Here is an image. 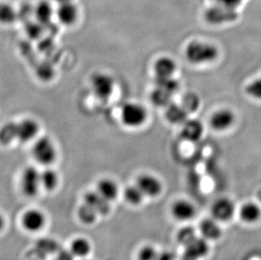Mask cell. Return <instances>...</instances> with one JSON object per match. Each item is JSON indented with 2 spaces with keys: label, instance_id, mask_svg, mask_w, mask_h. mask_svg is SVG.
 Instances as JSON below:
<instances>
[{
  "label": "cell",
  "instance_id": "2e32d148",
  "mask_svg": "<svg viewBox=\"0 0 261 260\" xmlns=\"http://www.w3.org/2000/svg\"><path fill=\"white\" fill-rule=\"evenodd\" d=\"M85 204H88L95 210L98 215L106 216L110 211L109 201L104 199L98 192H88L85 194Z\"/></svg>",
  "mask_w": 261,
  "mask_h": 260
},
{
  "label": "cell",
  "instance_id": "cb8c5ba5",
  "mask_svg": "<svg viewBox=\"0 0 261 260\" xmlns=\"http://www.w3.org/2000/svg\"><path fill=\"white\" fill-rule=\"evenodd\" d=\"M18 20L17 10L8 3H0V23L10 25Z\"/></svg>",
  "mask_w": 261,
  "mask_h": 260
},
{
  "label": "cell",
  "instance_id": "8d00e7d4",
  "mask_svg": "<svg viewBox=\"0 0 261 260\" xmlns=\"http://www.w3.org/2000/svg\"><path fill=\"white\" fill-rule=\"evenodd\" d=\"M53 74L54 69L48 64L41 65L38 69V75L43 80H49L50 78H52Z\"/></svg>",
  "mask_w": 261,
  "mask_h": 260
},
{
  "label": "cell",
  "instance_id": "30bf717a",
  "mask_svg": "<svg viewBox=\"0 0 261 260\" xmlns=\"http://www.w3.org/2000/svg\"><path fill=\"white\" fill-rule=\"evenodd\" d=\"M239 219L246 225H254L261 220V207L255 202H245L238 211Z\"/></svg>",
  "mask_w": 261,
  "mask_h": 260
},
{
  "label": "cell",
  "instance_id": "9a60e30c",
  "mask_svg": "<svg viewBox=\"0 0 261 260\" xmlns=\"http://www.w3.org/2000/svg\"><path fill=\"white\" fill-rule=\"evenodd\" d=\"M78 14V8L72 2L59 5L56 10L58 20L65 25H73L76 21Z\"/></svg>",
  "mask_w": 261,
  "mask_h": 260
},
{
  "label": "cell",
  "instance_id": "f546056e",
  "mask_svg": "<svg viewBox=\"0 0 261 260\" xmlns=\"http://www.w3.org/2000/svg\"><path fill=\"white\" fill-rule=\"evenodd\" d=\"M155 86L158 88L163 89L169 93L173 94L177 92L179 88V84L177 81L171 77H155Z\"/></svg>",
  "mask_w": 261,
  "mask_h": 260
},
{
  "label": "cell",
  "instance_id": "5b68a950",
  "mask_svg": "<svg viewBox=\"0 0 261 260\" xmlns=\"http://www.w3.org/2000/svg\"><path fill=\"white\" fill-rule=\"evenodd\" d=\"M91 88L95 96L101 100H107L114 90V81L109 74L96 73L91 77Z\"/></svg>",
  "mask_w": 261,
  "mask_h": 260
},
{
  "label": "cell",
  "instance_id": "7402d4cb",
  "mask_svg": "<svg viewBox=\"0 0 261 260\" xmlns=\"http://www.w3.org/2000/svg\"><path fill=\"white\" fill-rule=\"evenodd\" d=\"M97 192L108 201H112L116 199L118 196V185L112 179L104 178V179L99 181L98 184H97Z\"/></svg>",
  "mask_w": 261,
  "mask_h": 260
},
{
  "label": "cell",
  "instance_id": "d6986e66",
  "mask_svg": "<svg viewBox=\"0 0 261 260\" xmlns=\"http://www.w3.org/2000/svg\"><path fill=\"white\" fill-rule=\"evenodd\" d=\"M166 118L170 123L173 124H182L188 120L189 113L185 110L181 104H174L171 102L166 108Z\"/></svg>",
  "mask_w": 261,
  "mask_h": 260
},
{
  "label": "cell",
  "instance_id": "277c9868",
  "mask_svg": "<svg viewBox=\"0 0 261 260\" xmlns=\"http://www.w3.org/2000/svg\"><path fill=\"white\" fill-rule=\"evenodd\" d=\"M236 211V205L234 202L227 197H221L216 199L211 207L212 218L220 223H226L232 221Z\"/></svg>",
  "mask_w": 261,
  "mask_h": 260
},
{
  "label": "cell",
  "instance_id": "74e56055",
  "mask_svg": "<svg viewBox=\"0 0 261 260\" xmlns=\"http://www.w3.org/2000/svg\"><path fill=\"white\" fill-rule=\"evenodd\" d=\"M223 7L235 9L241 4L242 0H217Z\"/></svg>",
  "mask_w": 261,
  "mask_h": 260
},
{
  "label": "cell",
  "instance_id": "d4e9b609",
  "mask_svg": "<svg viewBox=\"0 0 261 260\" xmlns=\"http://www.w3.org/2000/svg\"><path fill=\"white\" fill-rule=\"evenodd\" d=\"M59 184V176L55 170L46 169L41 172V186L47 191H53Z\"/></svg>",
  "mask_w": 261,
  "mask_h": 260
},
{
  "label": "cell",
  "instance_id": "e575fe53",
  "mask_svg": "<svg viewBox=\"0 0 261 260\" xmlns=\"http://www.w3.org/2000/svg\"><path fill=\"white\" fill-rule=\"evenodd\" d=\"M27 32H28V36L32 37V38H37L42 34V28L43 25L40 24L38 21H28L27 22Z\"/></svg>",
  "mask_w": 261,
  "mask_h": 260
},
{
  "label": "cell",
  "instance_id": "44dd1931",
  "mask_svg": "<svg viewBox=\"0 0 261 260\" xmlns=\"http://www.w3.org/2000/svg\"><path fill=\"white\" fill-rule=\"evenodd\" d=\"M176 69H177V65L174 60L168 57L160 58L154 64L155 77L173 76Z\"/></svg>",
  "mask_w": 261,
  "mask_h": 260
},
{
  "label": "cell",
  "instance_id": "d6a6232c",
  "mask_svg": "<svg viewBox=\"0 0 261 260\" xmlns=\"http://www.w3.org/2000/svg\"><path fill=\"white\" fill-rule=\"evenodd\" d=\"M245 91L252 98L261 100V79H257L248 84Z\"/></svg>",
  "mask_w": 261,
  "mask_h": 260
},
{
  "label": "cell",
  "instance_id": "ab89813d",
  "mask_svg": "<svg viewBox=\"0 0 261 260\" xmlns=\"http://www.w3.org/2000/svg\"><path fill=\"white\" fill-rule=\"evenodd\" d=\"M56 2L59 4V5H61V4H65V3L72 2V0H55Z\"/></svg>",
  "mask_w": 261,
  "mask_h": 260
},
{
  "label": "cell",
  "instance_id": "5bb4252c",
  "mask_svg": "<svg viewBox=\"0 0 261 260\" xmlns=\"http://www.w3.org/2000/svg\"><path fill=\"white\" fill-rule=\"evenodd\" d=\"M182 125L181 135L185 140L190 142H196L202 137L204 127L200 121L196 119H188Z\"/></svg>",
  "mask_w": 261,
  "mask_h": 260
},
{
  "label": "cell",
  "instance_id": "d590c367",
  "mask_svg": "<svg viewBox=\"0 0 261 260\" xmlns=\"http://www.w3.org/2000/svg\"><path fill=\"white\" fill-rule=\"evenodd\" d=\"M18 19L23 21H30V17L32 15H34V8H32L29 4H25L17 10Z\"/></svg>",
  "mask_w": 261,
  "mask_h": 260
},
{
  "label": "cell",
  "instance_id": "f1b7e54d",
  "mask_svg": "<svg viewBox=\"0 0 261 260\" xmlns=\"http://www.w3.org/2000/svg\"><path fill=\"white\" fill-rule=\"evenodd\" d=\"M17 139L16 123H8L0 129V143L2 145H9L13 140Z\"/></svg>",
  "mask_w": 261,
  "mask_h": 260
},
{
  "label": "cell",
  "instance_id": "484cf974",
  "mask_svg": "<svg viewBox=\"0 0 261 260\" xmlns=\"http://www.w3.org/2000/svg\"><path fill=\"white\" fill-rule=\"evenodd\" d=\"M172 94L168 91H164L163 89L155 87V90L152 91L150 95V99L154 105L156 107H162V108H167L169 104L172 102Z\"/></svg>",
  "mask_w": 261,
  "mask_h": 260
},
{
  "label": "cell",
  "instance_id": "52a82bcc",
  "mask_svg": "<svg viewBox=\"0 0 261 260\" xmlns=\"http://www.w3.org/2000/svg\"><path fill=\"white\" fill-rule=\"evenodd\" d=\"M41 186V172L37 168L29 167L24 170L21 177V189L28 197H34Z\"/></svg>",
  "mask_w": 261,
  "mask_h": 260
},
{
  "label": "cell",
  "instance_id": "4fadbf2b",
  "mask_svg": "<svg viewBox=\"0 0 261 260\" xmlns=\"http://www.w3.org/2000/svg\"><path fill=\"white\" fill-rule=\"evenodd\" d=\"M39 131V125L36 121L31 118L20 121L16 123L17 139L22 142H28L36 137Z\"/></svg>",
  "mask_w": 261,
  "mask_h": 260
},
{
  "label": "cell",
  "instance_id": "3957f363",
  "mask_svg": "<svg viewBox=\"0 0 261 260\" xmlns=\"http://www.w3.org/2000/svg\"><path fill=\"white\" fill-rule=\"evenodd\" d=\"M123 123L130 128H137L142 125L147 118V113L143 106L129 102L123 106L121 111Z\"/></svg>",
  "mask_w": 261,
  "mask_h": 260
},
{
  "label": "cell",
  "instance_id": "603a6c76",
  "mask_svg": "<svg viewBox=\"0 0 261 260\" xmlns=\"http://www.w3.org/2000/svg\"><path fill=\"white\" fill-rule=\"evenodd\" d=\"M91 243L87 239L83 238H76L72 242L70 246V252L76 257H86L91 252Z\"/></svg>",
  "mask_w": 261,
  "mask_h": 260
},
{
  "label": "cell",
  "instance_id": "4dcf8cb0",
  "mask_svg": "<svg viewBox=\"0 0 261 260\" xmlns=\"http://www.w3.org/2000/svg\"><path fill=\"white\" fill-rule=\"evenodd\" d=\"M97 212L88 204H84L78 210V216L85 224H92L96 220Z\"/></svg>",
  "mask_w": 261,
  "mask_h": 260
},
{
  "label": "cell",
  "instance_id": "ffe728a7",
  "mask_svg": "<svg viewBox=\"0 0 261 260\" xmlns=\"http://www.w3.org/2000/svg\"><path fill=\"white\" fill-rule=\"evenodd\" d=\"M54 9L49 2L42 0L37 4L34 8V15L37 21L42 24L43 27L51 24L54 16Z\"/></svg>",
  "mask_w": 261,
  "mask_h": 260
},
{
  "label": "cell",
  "instance_id": "8992f818",
  "mask_svg": "<svg viewBox=\"0 0 261 260\" xmlns=\"http://www.w3.org/2000/svg\"><path fill=\"white\" fill-rule=\"evenodd\" d=\"M173 218L179 222L192 221L197 214V209L192 202L185 199H179L173 202L170 208Z\"/></svg>",
  "mask_w": 261,
  "mask_h": 260
},
{
  "label": "cell",
  "instance_id": "7a4b0ae2",
  "mask_svg": "<svg viewBox=\"0 0 261 260\" xmlns=\"http://www.w3.org/2000/svg\"><path fill=\"white\" fill-rule=\"evenodd\" d=\"M32 155L40 164L48 166L55 162L57 157L56 148L49 138H40L32 147Z\"/></svg>",
  "mask_w": 261,
  "mask_h": 260
},
{
  "label": "cell",
  "instance_id": "9c48e42d",
  "mask_svg": "<svg viewBox=\"0 0 261 260\" xmlns=\"http://www.w3.org/2000/svg\"><path fill=\"white\" fill-rule=\"evenodd\" d=\"M199 232L200 237L207 242H216L222 237L221 223L212 217L204 219L200 221Z\"/></svg>",
  "mask_w": 261,
  "mask_h": 260
},
{
  "label": "cell",
  "instance_id": "8fae6325",
  "mask_svg": "<svg viewBox=\"0 0 261 260\" xmlns=\"http://www.w3.org/2000/svg\"><path fill=\"white\" fill-rule=\"evenodd\" d=\"M21 222L27 231L37 232L44 227L46 216L38 210H29L23 215Z\"/></svg>",
  "mask_w": 261,
  "mask_h": 260
},
{
  "label": "cell",
  "instance_id": "83f0119b",
  "mask_svg": "<svg viewBox=\"0 0 261 260\" xmlns=\"http://www.w3.org/2000/svg\"><path fill=\"white\" fill-rule=\"evenodd\" d=\"M145 195L137 185L128 187L124 190V199L128 204L132 205L141 204V202L143 201Z\"/></svg>",
  "mask_w": 261,
  "mask_h": 260
},
{
  "label": "cell",
  "instance_id": "4316f807",
  "mask_svg": "<svg viewBox=\"0 0 261 260\" xmlns=\"http://www.w3.org/2000/svg\"><path fill=\"white\" fill-rule=\"evenodd\" d=\"M181 106L185 108V110L189 114L194 113L199 109L200 106V99L197 94L194 92H189L185 94L182 100H181Z\"/></svg>",
  "mask_w": 261,
  "mask_h": 260
},
{
  "label": "cell",
  "instance_id": "f35d334b",
  "mask_svg": "<svg viewBox=\"0 0 261 260\" xmlns=\"http://www.w3.org/2000/svg\"><path fill=\"white\" fill-rule=\"evenodd\" d=\"M5 220L2 214H0V231H2L3 229L5 228Z\"/></svg>",
  "mask_w": 261,
  "mask_h": 260
},
{
  "label": "cell",
  "instance_id": "836d02e7",
  "mask_svg": "<svg viewBox=\"0 0 261 260\" xmlns=\"http://www.w3.org/2000/svg\"><path fill=\"white\" fill-rule=\"evenodd\" d=\"M158 258V253L153 246H144L141 248L138 253L139 260H156Z\"/></svg>",
  "mask_w": 261,
  "mask_h": 260
},
{
  "label": "cell",
  "instance_id": "1f68e13d",
  "mask_svg": "<svg viewBox=\"0 0 261 260\" xmlns=\"http://www.w3.org/2000/svg\"><path fill=\"white\" fill-rule=\"evenodd\" d=\"M197 237V234L192 227H185V228L180 230L179 232L177 233V239L178 243H181V245H184L185 247L192 241L195 240Z\"/></svg>",
  "mask_w": 261,
  "mask_h": 260
},
{
  "label": "cell",
  "instance_id": "7c38bea8",
  "mask_svg": "<svg viewBox=\"0 0 261 260\" xmlns=\"http://www.w3.org/2000/svg\"><path fill=\"white\" fill-rule=\"evenodd\" d=\"M235 122V115L229 109H221L213 113L210 123L216 131H225L231 128Z\"/></svg>",
  "mask_w": 261,
  "mask_h": 260
},
{
  "label": "cell",
  "instance_id": "ba28073f",
  "mask_svg": "<svg viewBox=\"0 0 261 260\" xmlns=\"http://www.w3.org/2000/svg\"><path fill=\"white\" fill-rule=\"evenodd\" d=\"M136 185L141 189L145 197L155 198L163 192V184L153 175H141L137 179Z\"/></svg>",
  "mask_w": 261,
  "mask_h": 260
},
{
  "label": "cell",
  "instance_id": "e0dca14e",
  "mask_svg": "<svg viewBox=\"0 0 261 260\" xmlns=\"http://www.w3.org/2000/svg\"><path fill=\"white\" fill-rule=\"evenodd\" d=\"M186 257L189 259L197 260L206 255L209 251L207 241L201 237H197L195 240L185 246Z\"/></svg>",
  "mask_w": 261,
  "mask_h": 260
},
{
  "label": "cell",
  "instance_id": "6da1fadb",
  "mask_svg": "<svg viewBox=\"0 0 261 260\" xmlns=\"http://www.w3.org/2000/svg\"><path fill=\"white\" fill-rule=\"evenodd\" d=\"M185 57L193 64H209L215 61L218 57V50L214 45L207 42H190L185 49Z\"/></svg>",
  "mask_w": 261,
  "mask_h": 260
},
{
  "label": "cell",
  "instance_id": "ac0fdd59",
  "mask_svg": "<svg viewBox=\"0 0 261 260\" xmlns=\"http://www.w3.org/2000/svg\"><path fill=\"white\" fill-rule=\"evenodd\" d=\"M236 18V14L233 9L230 8L220 7V9L215 8L210 10L206 13V19L208 22L212 24H222V23L228 22L229 20H234Z\"/></svg>",
  "mask_w": 261,
  "mask_h": 260
}]
</instances>
